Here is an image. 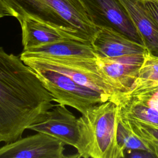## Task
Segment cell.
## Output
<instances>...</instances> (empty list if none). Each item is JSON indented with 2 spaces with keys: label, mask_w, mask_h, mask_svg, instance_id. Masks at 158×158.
I'll return each mask as SVG.
<instances>
[{
  "label": "cell",
  "mask_w": 158,
  "mask_h": 158,
  "mask_svg": "<svg viewBox=\"0 0 158 158\" xmlns=\"http://www.w3.org/2000/svg\"><path fill=\"white\" fill-rule=\"evenodd\" d=\"M54 101L35 72L0 46V143L22 138L30 125L46 117Z\"/></svg>",
  "instance_id": "6da1fadb"
},
{
  "label": "cell",
  "mask_w": 158,
  "mask_h": 158,
  "mask_svg": "<svg viewBox=\"0 0 158 158\" xmlns=\"http://www.w3.org/2000/svg\"><path fill=\"white\" fill-rule=\"evenodd\" d=\"M17 19L29 17L48 23L87 43L98 28L89 19L80 0H2Z\"/></svg>",
  "instance_id": "7a4b0ae2"
},
{
  "label": "cell",
  "mask_w": 158,
  "mask_h": 158,
  "mask_svg": "<svg viewBox=\"0 0 158 158\" xmlns=\"http://www.w3.org/2000/svg\"><path fill=\"white\" fill-rule=\"evenodd\" d=\"M118 117V105L112 101L96 104L81 114L78 118V157H125L117 139Z\"/></svg>",
  "instance_id": "3957f363"
},
{
  "label": "cell",
  "mask_w": 158,
  "mask_h": 158,
  "mask_svg": "<svg viewBox=\"0 0 158 158\" xmlns=\"http://www.w3.org/2000/svg\"><path fill=\"white\" fill-rule=\"evenodd\" d=\"M30 67L59 104L78 110L81 114L96 104L110 98L98 91L81 86L70 77L51 67L45 60L38 56H20Z\"/></svg>",
  "instance_id": "277c9868"
},
{
  "label": "cell",
  "mask_w": 158,
  "mask_h": 158,
  "mask_svg": "<svg viewBox=\"0 0 158 158\" xmlns=\"http://www.w3.org/2000/svg\"><path fill=\"white\" fill-rule=\"evenodd\" d=\"M40 57V56H38ZM51 67L63 73L78 84L109 96L118 105L122 93L112 86L99 72L96 59L41 57Z\"/></svg>",
  "instance_id": "5b68a950"
},
{
  "label": "cell",
  "mask_w": 158,
  "mask_h": 158,
  "mask_svg": "<svg viewBox=\"0 0 158 158\" xmlns=\"http://www.w3.org/2000/svg\"><path fill=\"white\" fill-rule=\"evenodd\" d=\"M80 1L89 19L98 28H112L133 40L144 44L120 0H80Z\"/></svg>",
  "instance_id": "8992f818"
},
{
  "label": "cell",
  "mask_w": 158,
  "mask_h": 158,
  "mask_svg": "<svg viewBox=\"0 0 158 158\" xmlns=\"http://www.w3.org/2000/svg\"><path fill=\"white\" fill-rule=\"evenodd\" d=\"M38 133L0 148V158H64L65 144L48 134Z\"/></svg>",
  "instance_id": "52a82bcc"
},
{
  "label": "cell",
  "mask_w": 158,
  "mask_h": 158,
  "mask_svg": "<svg viewBox=\"0 0 158 158\" xmlns=\"http://www.w3.org/2000/svg\"><path fill=\"white\" fill-rule=\"evenodd\" d=\"M65 106L54 105L43 121L30 125L28 129L48 134L77 149L79 141L78 118Z\"/></svg>",
  "instance_id": "ba28073f"
},
{
  "label": "cell",
  "mask_w": 158,
  "mask_h": 158,
  "mask_svg": "<svg viewBox=\"0 0 158 158\" xmlns=\"http://www.w3.org/2000/svg\"><path fill=\"white\" fill-rule=\"evenodd\" d=\"M143 55L120 58L97 57L98 69L104 78L121 93L128 92L136 79Z\"/></svg>",
  "instance_id": "9c48e42d"
},
{
  "label": "cell",
  "mask_w": 158,
  "mask_h": 158,
  "mask_svg": "<svg viewBox=\"0 0 158 158\" xmlns=\"http://www.w3.org/2000/svg\"><path fill=\"white\" fill-rule=\"evenodd\" d=\"M97 57L120 58L143 55L146 47L110 28H100L91 42Z\"/></svg>",
  "instance_id": "30bf717a"
},
{
  "label": "cell",
  "mask_w": 158,
  "mask_h": 158,
  "mask_svg": "<svg viewBox=\"0 0 158 158\" xmlns=\"http://www.w3.org/2000/svg\"><path fill=\"white\" fill-rule=\"evenodd\" d=\"M20 56L89 59H96L97 57L91 43L75 39H65L33 47L23 50Z\"/></svg>",
  "instance_id": "8fae6325"
},
{
  "label": "cell",
  "mask_w": 158,
  "mask_h": 158,
  "mask_svg": "<svg viewBox=\"0 0 158 158\" xmlns=\"http://www.w3.org/2000/svg\"><path fill=\"white\" fill-rule=\"evenodd\" d=\"M140 35L144 44L158 56V25L143 0H120Z\"/></svg>",
  "instance_id": "7c38bea8"
},
{
  "label": "cell",
  "mask_w": 158,
  "mask_h": 158,
  "mask_svg": "<svg viewBox=\"0 0 158 158\" xmlns=\"http://www.w3.org/2000/svg\"><path fill=\"white\" fill-rule=\"evenodd\" d=\"M17 20L21 27L23 50L65 39L78 40L58 28L29 17Z\"/></svg>",
  "instance_id": "4fadbf2b"
},
{
  "label": "cell",
  "mask_w": 158,
  "mask_h": 158,
  "mask_svg": "<svg viewBox=\"0 0 158 158\" xmlns=\"http://www.w3.org/2000/svg\"><path fill=\"white\" fill-rule=\"evenodd\" d=\"M158 87V56L147 48L136 79L128 92L122 93L123 97H134L143 92Z\"/></svg>",
  "instance_id": "5bb4252c"
},
{
  "label": "cell",
  "mask_w": 158,
  "mask_h": 158,
  "mask_svg": "<svg viewBox=\"0 0 158 158\" xmlns=\"http://www.w3.org/2000/svg\"><path fill=\"white\" fill-rule=\"evenodd\" d=\"M118 107L119 115L122 118L158 125V109L148 100L122 96Z\"/></svg>",
  "instance_id": "9a60e30c"
},
{
  "label": "cell",
  "mask_w": 158,
  "mask_h": 158,
  "mask_svg": "<svg viewBox=\"0 0 158 158\" xmlns=\"http://www.w3.org/2000/svg\"><path fill=\"white\" fill-rule=\"evenodd\" d=\"M116 135L117 142L125 153L128 150H143L150 152L158 157V149L137 135L130 127L128 120L120 115Z\"/></svg>",
  "instance_id": "2e32d148"
},
{
  "label": "cell",
  "mask_w": 158,
  "mask_h": 158,
  "mask_svg": "<svg viewBox=\"0 0 158 158\" xmlns=\"http://www.w3.org/2000/svg\"><path fill=\"white\" fill-rule=\"evenodd\" d=\"M127 120L137 135L158 149V125L133 120Z\"/></svg>",
  "instance_id": "e0dca14e"
},
{
  "label": "cell",
  "mask_w": 158,
  "mask_h": 158,
  "mask_svg": "<svg viewBox=\"0 0 158 158\" xmlns=\"http://www.w3.org/2000/svg\"><path fill=\"white\" fill-rule=\"evenodd\" d=\"M145 6L158 25V0H143Z\"/></svg>",
  "instance_id": "ac0fdd59"
},
{
  "label": "cell",
  "mask_w": 158,
  "mask_h": 158,
  "mask_svg": "<svg viewBox=\"0 0 158 158\" xmlns=\"http://www.w3.org/2000/svg\"><path fill=\"white\" fill-rule=\"evenodd\" d=\"M125 157L131 158L156 157L152 153L143 150H128L125 151Z\"/></svg>",
  "instance_id": "d6986e66"
},
{
  "label": "cell",
  "mask_w": 158,
  "mask_h": 158,
  "mask_svg": "<svg viewBox=\"0 0 158 158\" xmlns=\"http://www.w3.org/2000/svg\"><path fill=\"white\" fill-rule=\"evenodd\" d=\"M6 16H11L10 13L2 0H0V19Z\"/></svg>",
  "instance_id": "ffe728a7"
},
{
  "label": "cell",
  "mask_w": 158,
  "mask_h": 158,
  "mask_svg": "<svg viewBox=\"0 0 158 158\" xmlns=\"http://www.w3.org/2000/svg\"><path fill=\"white\" fill-rule=\"evenodd\" d=\"M154 94H158V87L149 89L147 91L143 92L134 97H149Z\"/></svg>",
  "instance_id": "44dd1931"
}]
</instances>
